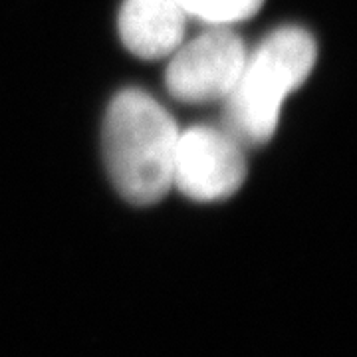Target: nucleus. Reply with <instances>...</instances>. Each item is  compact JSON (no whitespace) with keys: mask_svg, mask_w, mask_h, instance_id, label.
<instances>
[{"mask_svg":"<svg viewBox=\"0 0 357 357\" xmlns=\"http://www.w3.org/2000/svg\"><path fill=\"white\" fill-rule=\"evenodd\" d=\"M246 62L243 40L225 28H213L191 40L167 68L169 93L185 103L222 100L234 88Z\"/></svg>","mask_w":357,"mask_h":357,"instance_id":"3","label":"nucleus"},{"mask_svg":"<svg viewBox=\"0 0 357 357\" xmlns=\"http://www.w3.org/2000/svg\"><path fill=\"white\" fill-rule=\"evenodd\" d=\"M316 64V42L304 28L286 26L268 36L244 62L227 100L229 133L246 145L266 143L278 126L282 102Z\"/></svg>","mask_w":357,"mask_h":357,"instance_id":"2","label":"nucleus"},{"mask_svg":"<svg viewBox=\"0 0 357 357\" xmlns=\"http://www.w3.org/2000/svg\"><path fill=\"white\" fill-rule=\"evenodd\" d=\"M246 161L241 143L229 131L206 126L178 133L173 185L195 201L227 199L241 189Z\"/></svg>","mask_w":357,"mask_h":357,"instance_id":"4","label":"nucleus"},{"mask_svg":"<svg viewBox=\"0 0 357 357\" xmlns=\"http://www.w3.org/2000/svg\"><path fill=\"white\" fill-rule=\"evenodd\" d=\"M185 14L208 24H232L255 16L264 0H175Z\"/></svg>","mask_w":357,"mask_h":357,"instance_id":"6","label":"nucleus"},{"mask_svg":"<svg viewBox=\"0 0 357 357\" xmlns=\"http://www.w3.org/2000/svg\"><path fill=\"white\" fill-rule=\"evenodd\" d=\"M185 16L175 0H126L119 13V34L135 56L163 58L181 46Z\"/></svg>","mask_w":357,"mask_h":357,"instance_id":"5","label":"nucleus"},{"mask_svg":"<svg viewBox=\"0 0 357 357\" xmlns=\"http://www.w3.org/2000/svg\"><path fill=\"white\" fill-rule=\"evenodd\" d=\"M178 129L161 103L139 89L115 96L103 123V153L109 177L135 204L161 201L173 185Z\"/></svg>","mask_w":357,"mask_h":357,"instance_id":"1","label":"nucleus"}]
</instances>
